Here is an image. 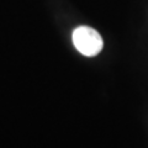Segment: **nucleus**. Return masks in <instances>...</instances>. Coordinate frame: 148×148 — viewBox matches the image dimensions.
Here are the masks:
<instances>
[{"label":"nucleus","mask_w":148,"mask_h":148,"mask_svg":"<svg viewBox=\"0 0 148 148\" xmlns=\"http://www.w3.org/2000/svg\"><path fill=\"white\" fill-rule=\"evenodd\" d=\"M73 43L83 56L94 57L103 49V38L96 30L89 26H79L73 31Z\"/></svg>","instance_id":"obj_1"}]
</instances>
